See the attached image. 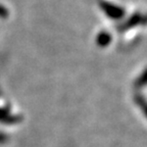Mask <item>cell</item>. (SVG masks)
I'll use <instances>...</instances> for the list:
<instances>
[{
	"instance_id": "obj_1",
	"label": "cell",
	"mask_w": 147,
	"mask_h": 147,
	"mask_svg": "<svg viewBox=\"0 0 147 147\" xmlns=\"http://www.w3.org/2000/svg\"><path fill=\"white\" fill-rule=\"evenodd\" d=\"M101 10L106 14L109 18L113 20H119L125 16V10L123 7L111 2H108L106 0H101L99 2Z\"/></svg>"
},
{
	"instance_id": "obj_2",
	"label": "cell",
	"mask_w": 147,
	"mask_h": 147,
	"mask_svg": "<svg viewBox=\"0 0 147 147\" xmlns=\"http://www.w3.org/2000/svg\"><path fill=\"white\" fill-rule=\"evenodd\" d=\"M143 20V16L141 13H134L131 18H129L127 20V22L122 26V30H127V29H130V28H133L134 26L140 24Z\"/></svg>"
},
{
	"instance_id": "obj_3",
	"label": "cell",
	"mask_w": 147,
	"mask_h": 147,
	"mask_svg": "<svg viewBox=\"0 0 147 147\" xmlns=\"http://www.w3.org/2000/svg\"><path fill=\"white\" fill-rule=\"evenodd\" d=\"M97 44L100 46H106L111 41V36L108 34V32H101L98 34L96 38Z\"/></svg>"
},
{
	"instance_id": "obj_4",
	"label": "cell",
	"mask_w": 147,
	"mask_h": 147,
	"mask_svg": "<svg viewBox=\"0 0 147 147\" xmlns=\"http://www.w3.org/2000/svg\"><path fill=\"white\" fill-rule=\"evenodd\" d=\"M143 110H144L145 115H147V105H146V104H144V106H143Z\"/></svg>"
}]
</instances>
